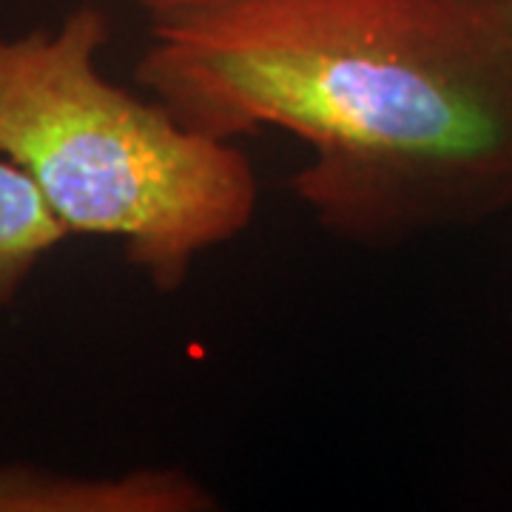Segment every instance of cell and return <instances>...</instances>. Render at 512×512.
<instances>
[{"instance_id": "7a4b0ae2", "label": "cell", "mask_w": 512, "mask_h": 512, "mask_svg": "<svg viewBox=\"0 0 512 512\" xmlns=\"http://www.w3.org/2000/svg\"><path fill=\"white\" fill-rule=\"evenodd\" d=\"M109 15L83 3L52 29L0 32V154L37 185L69 237L123 242L157 293L256 220L259 180L231 140L194 131L100 69Z\"/></svg>"}, {"instance_id": "5b68a950", "label": "cell", "mask_w": 512, "mask_h": 512, "mask_svg": "<svg viewBox=\"0 0 512 512\" xmlns=\"http://www.w3.org/2000/svg\"><path fill=\"white\" fill-rule=\"evenodd\" d=\"M137 9H143L151 15V20L174 18V15H188V12H205V9H217V6H231L239 0H128Z\"/></svg>"}, {"instance_id": "6da1fadb", "label": "cell", "mask_w": 512, "mask_h": 512, "mask_svg": "<svg viewBox=\"0 0 512 512\" xmlns=\"http://www.w3.org/2000/svg\"><path fill=\"white\" fill-rule=\"evenodd\" d=\"M134 80L202 134L296 137L293 197L350 245L512 205V0H239L151 20Z\"/></svg>"}, {"instance_id": "3957f363", "label": "cell", "mask_w": 512, "mask_h": 512, "mask_svg": "<svg viewBox=\"0 0 512 512\" xmlns=\"http://www.w3.org/2000/svg\"><path fill=\"white\" fill-rule=\"evenodd\" d=\"M217 493L180 467L126 473H66L29 461H0V512H214Z\"/></svg>"}, {"instance_id": "277c9868", "label": "cell", "mask_w": 512, "mask_h": 512, "mask_svg": "<svg viewBox=\"0 0 512 512\" xmlns=\"http://www.w3.org/2000/svg\"><path fill=\"white\" fill-rule=\"evenodd\" d=\"M69 239L37 185L0 154V308L20 299L35 271Z\"/></svg>"}]
</instances>
